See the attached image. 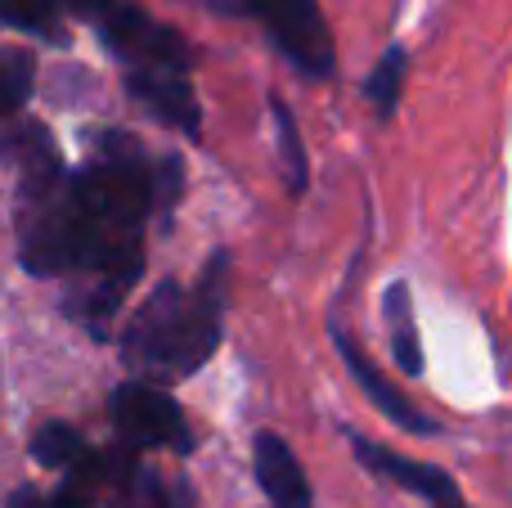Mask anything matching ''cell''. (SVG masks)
I'll use <instances>...</instances> for the list:
<instances>
[{"mask_svg": "<svg viewBox=\"0 0 512 508\" xmlns=\"http://www.w3.org/2000/svg\"><path fill=\"white\" fill-rule=\"evenodd\" d=\"M180 189V162H153L135 135L99 131L72 176V248L63 270V311L104 338L113 315L140 284L144 230L153 207H171Z\"/></svg>", "mask_w": 512, "mask_h": 508, "instance_id": "6da1fadb", "label": "cell"}, {"mask_svg": "<svg viewBox=\"0 0 512 508\" xmlns=\"http://www.w3.org/2000/svg\"><path fill=\"white\" fill-rule=\"evenodd\" d=\"M225 333V257L207 261L198 284H158L122 333V360L140 383H180L198 374Z\"/></svg>", "mask_w": 512, "mask_h": 508, "instance_id": "7a4b0ae2", "label": "cell"}, {"mask_svg": "<svg viewBox=\"0 0 512 508\" xmlns=\"http://www.w3.org/2000/svg\"><path fill=\"white\" fill-rule=\"evenodd\" d=\"M104 36L108 54L122 63L126 90L158 117L162 126L180 135H198L203 117H198L194 81H189V45L180 32H171L167 23H158L153 14L135 5H117L104 23L95 27Z\"/></svg>", "mask_w": 512, "mask_h": 508, "instance_id": "3957f363", "label": "cell"}, {"mask_svg": "<svg viewBox=\"0 0 512 508\" xmlns=\"http://www.w3.org/2000/svg\"><path fill=\"white\" fill-rule=\"evenodd\" d=\"M216 14L248 18L270 32V41L279 45V54L310 81H328L337 68L333 32L328 18L319 14L315 0H207Z\"/></svg>", "mask_w": 512, "mask_h": 508, "instance_id": "277c9868", "label": "cell"}, {"mask_svg": "<svg viewBox=\"0 0 512 508\" xmlns=\"http://www.w3.org/2000/svg\"><path fill=\"white\" fill-rule=\"evenodd\" d=\"M108 414H113L122 441L135 450H171V455L194 450V432H189L185 410L153 383H140V378L122 383L108 396Z\"/></svg>", "mask_w": 512, "mask_h": 508, "instance_id": "5b68a950", "label": "cell"}, {"mask_svg": "<svg viewBox=\"0 0 512 508\" xmlns=\"http://www.w3.org/2000/svg\"><path fill=\"white\" fill-rule=\"evenodd\" d=\"M346 437H351L355 459H360L373 477H382V482H391V486H400V491L418 495V500H427L432 508H445V504H459L463 500L459 482H454L450 473H441V468L418 464V459H405V455H396V450L378 446V441H364L360 432H346Z\"/></svg>", "mask_w": 512, "mask_h": 508, "instance_id": "8992f818", "label": "cell"}, {"mask_svg": "<svg viewBox=\"0 0 512 508\" xmlns=\"http://www.w3.org/2000/svg\"><path fill=\"white\" fill-rule=\"evenodd\" d=\"M252 468H256V482H261L265 500L274 508H315L306 468H301V459L292 455V446L279 437V432H256Z\"/></svg>", "mask_w": 512, "mask_h": 508, "instance_id": "52a82bcc", "label": "cell"}, {"mask_svg": "<svg viewBox=\"0 0 512 508\" xmlns=\"http://www.w3.org/2000/svg\"><path fill=\"white\" fill-rule=\"evenodd\" d=\"M333 347H337V356L346 360V369H351V378L364 387V396H369V401L378 405V410L387 414V419L396 423L400 432H414V437H427V432H436V423L427 419L423 410H414V405H409L405 396H400L396 387H391L387 378L378 374V369H373V360L364 356V351L355 347L351 338H346V333H342V324H333Z\"/></svg>", "mask_w": 512, "mask_h": 508, "instance_id": "ba28073f", "label": "cell"}, {"mask_svg": "<svg viewBox=\"0 0 512 508\" xmlns=\"http://www.w3.org/2000/svg\"><path fill=\"white\" fill-rule=\"evenodd\" d=\"M382 311H387V333H391V351H396V365L405 369L409 378H418V374H423V347H418L414 297H409V284H405V279L387 288V302H382Z\"/></svg>", "mask_w": 512, "mask_h": 508, "instance_id": "9c48e42d", "label": "cell"}, {"mask_svg": "<svg viewBox=\"0 0 512 508\" xmlns=\"http://www.w3.org/2000/svg\"><path fill=\"white\" fill-rule=\"evenodd\" d=\"M117 500H122V508H189V486L135 464L122 491H117Z\"/></svg>", "mask_w": 512, "mask_h": 508, "instance_id": "30bf717a", "label": "cell"}, {"mask_svg": "<svg viewBox=\"0 0 512 508\" xmlns=\"http://www.w3.org/2000/svg\"><path fill=\"white\" fill-rule=\"evenodd\" d=\"M270 117H274V140H279V171H283V185L292 189V194H301L306 189V149H301V131H297V117H292V108L283 104L279 95H270Z\"/></svg>", "mask_w": 512, "mask_h": 508, "instance_id": "8fae6325", "label": "cell"}, {"mask_svg": "<svg viewBox=\"0 0 512 508\" xmlns=\"http://www.w3.org/2000/svg\"><path fill=\"white\" fill-rule=\"evenodd\" d=\"M36 86V59L18 45H0V122L14 117L32 99Z\"/></svg>", "mask_w": 512, "mask_h": 508, "instance_id": "7c38bea8", "label": "cell"}, {"mask_svg": "<svg viewBox=\"0 0 512 508\" xmlns=\"http://www.w3.org/2000/svg\"><path fill=\"white\" fill-rule=\"evenodd\" d=\"M90 455V446L81 441V432H72L68 423H45L32 437V459L41 468H59V473H72L81 459Z\"/></svg>", "mask_w": 512, "mask_h": 508, "instance_id": "4fadbf2b", "label": "cell"}, {"mask_svg": "<svg viewBox=\"0 0 512 508\" xmlns=\"http://www.w3.org/2000/svg\"><path fill=\"white\" fill-rule=\"evenodd\" d=\"M0 23L18 27V32L45 36V41H63L59 0H0Z\"/></svg>", "mask_w": 512, "mask_h": 508, "instance_id": "5bb4252c", "label": "cell"}, {"mask_svg": "<svg viewBox=\"0 0 512 508\" xmlns=\"http://www.w3.org/2000/svg\"><path fill=\"white\" fill-rule=\"evenodd\" d=\"M405 68H409V54L396 45V50L382 54V63L369 72V81H364V99L378 108V117H391V113H396L400 90H405Z\"/></svg>", "mask_w": 512, "mask_h": 508, "instance_id": "9a60e30c", "label": "cell"}, {"mask_svg": "<svg viewBox=\"0 0 512 508\" xmlns=\"http://www.w3.org/2000/svg\"><path fill=\"white\" fill-rule=\"evenodd\" d=\"M122 5V0H59V9H68V14H77L81 23H90V27H99L113 9Z\"/></svg>", "mask_w": 512, "mask_h": 508, "instance_id": "2e32d148", "label": "cell"}, {"mask_svg": "<svg viewBox=\"0 0 512 508\" xmlns=\"http://www.w3.org/2000/svg\"><path fill=\"white\" fill-rule=\"evenodd\" d=\"M9 508H90V500L86 495H77L68 486V491H59V495H41V500H36V495H18L14 504Z\"/></svg>", "mask_w": 512, "mask_h": 508, "instance_id": "e0dca14e", "label": "cell"}, {"mask_svg": "<svg viewBox=\"0 0 512 508\" xmlns=\"http://www.w3.org/2000/svg\"><path fill=\"white\" fill-rule=\"evenodd\" d=\"M445 508H468V504H463V500H459V504H445Z\"/></svg>", "mask_w": 512, "mask_h": 508, "instance_id": "ac0fdd59", "label": "cell"}]
</instances>
